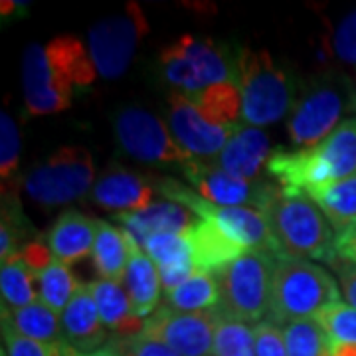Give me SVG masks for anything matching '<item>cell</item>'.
Segmentation results:
<instances>
[{
  "mask_svg": "<svg viewBox=\"0 0 356 356\" xmlns=\"http://www.w3.org/2000/svg\"><path fill=\"white\" fill-rule=\"evenodd\" d=\"M339 301L341 289L325 267L297 257L275 259L267 315L271 323L289 325L295 321L313 318L325 307Z\"/></svg>",
  "mask_w": 356,
  "mask_h": 356,
  "instance_id": "3",
  "label": "cell"
},
{
  "mask_svg": "<svg viewBox=\"0 0 356 356\" xmlns=\"http://www.w3.org/2000/svg\"><path fill=\"white\" fill-rule=\"evenodd\" d=\"M161 65L166 81L188 97L218 83L238 79V67H232L226 50L208 38H178L163 50Z\"/></svg>",
  "mask_w": 356,
  "mask_h": 356,
  "instance_id": "6",
  "label": "cell"
},
{
  "mask_svg": "<svg viewBox=\"0 0 356 356\" xmlns=\"http://www.w3.org/2000/svg\"><path fill=\"white\" fill-rule=\"evenodd\" d=\"M287 356H329V339L315 318H303L283 329Z\"/></svg>",
  "mask_w": 356,
  "mask_h": 356,
  "instance_id": "32",
  "label": "cell"
},
{
  "mask_svg": "<svg viewBox=\"0 0 356 356\" xmlns=\"http://www.w3.org/2000/svg\"><path fill=\"white\" fill-rule=\"evenodd\" d=\"M36 281H38L40 301L50 307L51 311H56L58 315L64 313V309L70 305L77 289L83 285L70 271V267L58 259H54L44 271H40Z\"/></svg>",
  "mask_w": 356,
  "mask_h": 356,
  "instance_id": "30",
  "label": "cell"
},
{
  "mask_svg": "<svg viewBox=\"0 0 356 356\" xmlns=\"http://www.w3.org/2000/svg\"><path fill=\"white\" fill-rule=\"evenodd\" d=\"M24 103L30 115L60 113L72 105L74 81L51 64L46 46L30 44L22 58Z\"/></svg>",
  "mask_w": 356,
  "mask_h": 356,
  "instance_id": "13",
  "label": "cell"
},
{
  "mask_svg": "<svg viewBox=\"0 0 356 356\" xmlns=\"http://www.w3.org/2000/svg\"><path fill=\"white\" fill-rule=\"evenodd\" d=\"M275 259L273 254L250 252L218 269L220 309L243 323H261L269 315Z\"/></svg>",
  "mask_w": 356,
  "mask_h": 356,
  "instance_id": "5",
  "label": "cell"
},
{
  "mask_svg": "<svg viewBox=\"0 0 356 356\" xmlns=\"http://www.w3.org/2000/svg\"><path fill=\"white\" fill-rule=\"evenodd\" d=\"M115 135L121 149L143 163L184 165L191 156L177 145L170 129L151 111L125 107L115 117Z\"/></svg>",
  "mask_w": 356,
  "mask_h": 356,
  "instance_id": "10",
  "label": "cell"
},
{
  "mask_svg": "<svg viewBox=\"0 0 356 356\" xmlns=\"http://www.w3.org/2000/svg\"><path fill=\"white\" fill-rule=\"evenodd\" d=\"M0 356H6V353H4V350H2V353H0Z\"/></svg>",
  "mask_w": 356,
  "mask_h": 356,
  "instance_id": "45",
  "label": "cell"
},
{
  "mask_svg": "<svg viewBox=\"0 0 356 356\" xmlns=\"http://www.w3.org/2000/svg\"><path fill=\"white\" fill-rule=\"evenodd\" d=\"M329 343L356 344V309L348 303H332L315 315Z\"/></svg>",
  "mask_w": 356,
  "mask_h": 356,
  "instance_id": "35",
  "label": "cell"
},
{
  "mask_svg": "<svg viewBox=\"0 0 356 356\" xmlns=\"http://www.w3.org/2000/svg\"><path fill=\"white\" fill-rule=\"evenodd\" d=\"M356 103L350 86L341 77H321L295 102L287 131L299 149L315 147L332 133L343 117Z\"/></svg>",
  "mask_w": 356,
  "mask_h": 356,
  "instance_id": "7",
  "label": "cell"
},
{
  "mask_svg": "<svg viewBox=\"0 0 356 356\" xmlns=\"http://www.w3.org/2000/svg\"><path fill=\"white\" fill-rule=\"evenodd\" d=\"M214 356H255L254 329L216 307Z\"/></svg>",
  "mask_w": 356,
  "mask_h": 356,
  "instance_id": "31",
  "label": "cell"
},
{
  "mask_svg": "<svg viewBox=\"0 0 356 356\" xmlns=\"http://www.w3.org/2000/svg\"><path fill=\"white\" fill-rule=\"evenodd\" d=\"M34 280H38V275L28 267L22 254L2 264L0 267L2 313L16 311L40 301L38 291L34 289Z\"/></svg>",
  "mask_w": 356,
  "mask_h": 356,
  "instance_id": "27",
  "label": "cell"
},
{
  "mask_svg": "<svg viewBox=\"0 0 356 356\" xmlns=\"http://www.w3.org/2000/svg\"><path fill=\"white\" fill-rule=\"evenodd\" d=\"M261 212L280 248V257L321 259L327 264L337 257V234L307 194L275 186Z\"/></svg>",
  "mask_w": 356,
  "mask_h": 356,
  "instance_id": "2",
  "label": "cell"
},
{
  "mask_svg": "<svg viewBox=\"0 0 356 356\" xmlns=\"http://www.w3.org/2000/svg\"><path fill=\"white\" fill-rule=\"evenodd\" d=\"M180 168L192 184V188L208 202H214L218 206H248L261 210L269 194L275 188V184L269 182H248L229 177L212 163L196 159L186 161Z\"/></svg>",
  "mask_w": 356,
  "mask_h": 356,
  "instance_id": "14",
  "label": "cell"
},
{
  "mask_svg": "<svg viewBox=\"0 0 356 356\" xmlns=\"http://www.w3.org/2000/svg\"><path fill=\"white\" fill-rule=\"evenodd\" d=\"M191 99L196 109L216 125H234L236 117L242 113V93L236 81L212 86Z\"/></svg>",
  "mask_w": 356,
  "mask_h": 356,
  "instance_id": "28",
  "label": "cell"
},
{
  "mask_svg": "<svg viewBox=\"0 0 356 356\" xmlns=\"http://www.w3.org/2000/svg\"><path fill=\"white\" fill-rule=\"evenodd\" d=\"M46 54L51 64L74 81V86H88L93 81L97 72L95 64L76 38L51 40L46 46Z\"/></svg>",
  "mask_w": 356,
  "mask_h": 356,
  "instance_id": "29",
  "label": "cell"
},
{
  "mask_svg": "<svg viewBox=\"0 0 356 356\" xmlns=\"http://www.w3.org/2000/svg\"><path fill=\"white\" fill-rule=\"evenodd\" d=\"M95 184L93 159L86 149L64 147L36 165L24 178L28 196L46 208L67 204L91 192Z\"/></svg>",
  "mask_w": 356,
  "mask_h": 356,
  "instance_id": "8",
  "label": "cell"
},
{
  "mask_svg": "<svg viewBox=\"0 0 356 356\" xmlns=\"http://www.w3.org/2000/svg\"><path fill=\"white\" fill-rule=\"evenodd\" d=\"M192 248V261L196 271L216 273L232 261L250 254V250L240 240H236L228 229L222 228L214 220L198 218L188 229Z\"/></svg>",
  "mask_w": 356,
  "mask_h": 356,
  "instance_id": "17",
  "label": "cell"
},
{
  "mask_svg": "<svg viewBox=\"0 0 356 356\" xmlns=\"http://www.w3.org/2000/svg\"><path fill=\"white\" fill-rule=\"evenodd\" d=\"M214 325L216 309L184 313L163 305L145 318L143 332L170 346L180 356H214Z\"/></svg>",
  "mask_w": 356,
  "mask_h": 356,
  "instance_id": "11",
  "label": "cell"
},
{
  "mask_svg": "<svg viewBox=\"0 0 356 356\" xmlns=\"http://www.w3.org/2000/svg\"><path fill=\"white\" fill-rule=\"evenodd\" d=\"M145 254L153 259L156 267L177 266V264H194L192 261V248L188 232H161L153 234L145 245Z\"/></svg>",
  "mask_w": 356,
  "mask_h": 356,
  "instance_id": "33",
  "label": "cell"
},
{
  "mask_svg": "<svg viewBox=\"0 0 356 356\" xmlns=\"http://www.w3.org/2000/svg\"><path fill=\"white\" fill-rule=\"evenodd\" d=\"M154 186L149 180L133 170L121 166H109L102 177L95 180L89 192L91 200L109 212L129 214L139 212L153 204Z\"/></svg>",
  "mask_w": 356,
  "mask_h": 356,
  "instance_id": "15",
  "label": "cell"
},
{
  "mask_svg": "<svg viewBox=\"0 0 356 356\" xmlns=\"http://www.w3.org/2000/svg\"><path fill=\"white\" fill-rule=\"evenodd\" d=\"M147 32V20L139 6H129L123 14L105 18L89 30V56L97 74L107 79L121 77L133 62L140 38Z\"/></svg>",
  "mask_w": 356,
  "mask_h": 356,
  "instance_id": "9",
  "label": "cell"
},
{
  "mask_svg": "<svg viewBox=\"0 0 356 356\" xmlns=\"http://www.w3.org/2000/svg\"><path fill=\"white\" fill-rule=\"evenodd\" d=\"M168 129L177 145L196 161H214L232 137L234 125H216L208 121L184 93L172 91L168 103Z\"/></svg>",
  "mask_w": 356,
  "mask_h": 356,
  "instance_id": "12",
  "label": "cell"
},
{
  "mask_svg": "<svg viewBox=\"0 0 356 356\" xmlns=\"http://www.w3.org/2000/svg\"><path fill=\"white\" fill-rule=\"evenodd\" d=\"M97 222L77 210H65L56 220L48 236V245L54 259L72 266L79 259L93 254L97 238Z\"/></svg>",
  "mask_w": 356,
  "mask_h": 356,
  "instance_id": "20",
  "label": "cell"
},
{
  "mask_svg": "<svg viewBox=\"0 0 356 356\" xmlns=\"http://www.w3.org/2000/svg\"><path fill=\"white\" fill-rule=\"evenodd\" d=\"M255 356H287L283 329L271 321H261L254 327Z\"/></svg>",
  "mask_w": 356,
  "mask_h": 356,
  "instance_id": "40",
  "label": "cell"
},
{
  "mask_svg": "<svg viewBox=\"0 0 356 356\" xmlns=\"http://www.w3.org/2000/svg\"><path fill=\"white\" fill-rule=\"evenodd\" d=\"M119 224L129 234V238L137 243L139 248L145 242L161 232H178L184 234L196 224L198 218L192 216L188 208L180 206L177 202H153L151 206L143 208L139 212H129V214H115Z\"/></svg>",
  "mask_w": 356,
  "mask_h": 356,
  "instance_id": "18",
  "label": "cell"
},
{
  "mask_svg": "<svg viewBox=\"0 0 356 356\" xmlns=\"http://www.w3.org/2000/svg\"><path fill=\"white\" fill-rule=\"evenodd\" d=\"M236 67V83L242 93V117L248 125L264 127L291 113L295 105L291 81L266 50L245 48Z\"/></svg>",
  "mask_w": 356,
  "mask_h": 356,
  "instance_id": "4",
  "label": "cell"
},
{
  "mask_svg": "<svg viewBox=\"0 0 356 356\" xmlns=\"http://www.w3.org/2000/svg\"><path fill=\"white\" fill-rule=\"evenodd\" d=\"M135 242L125 229L115 228L109 222H97V238L93 245V266L99 277L107 281H121L125 277Z\"/></svg>",
  "mask_w": 356,
  "mask_h": 356,
  "instance_id": "23",
  "label": "cell"
},
{
  "mask_svg": "<svg viewBox=\"0 0 356 356\" xmlns=\"http://www.w3.org/2000/svg\"><path fill=\"white\" fill-rule=\"evenodd\" d=\"M24 226H28V222L20 214L14 194H10V198L4 196L2 222H0V259H2V264L10 261L13 257H18L26 250Z\"/></svg>",
  "mask_w": 356,
  "mask_h": 356,
  "instance_id": "34",
  "label": "cell"
},
{
  "mask_svg": "<svg viewBox=\"0 0 356 356\" xmlns=\"http://www.w3.org/2000/svg\"><path fill=\"white\" fill-rule=\"evenodd\" d=\"M165 301L170 309L184 313H200L220 307V287L214 273L196 271L182 285L165 291Z\"/></svg>",
  "mask_w": 356,
  "mask_h": 356,
  "instance_id": "26",
  "label": "cell"
},
{
  "mask_svg": "<svg viewBox=\"0 0 356 356\" xmlns=\"http://www.w3.org/2000/svg\"><path fill=\"white\" fill-rule=\"evenodd\" d=\"M109 343L115 344L123 356H180L170 346L153 337H147L145 332L133 337H113Z\"/></svg>",
  "mask_w": 356,
  "mask_h": 356,
  "instance_id": "38",
  "label": "cell"
},
{
  "mask_svg": "<svg viewBox=\"0 0 356 356\" xmlns=\"http://www.w3.org/2000/svg\"><path fill=\"white\" fill-rule=\"evenodd\" d=\"M334 248H337V255L356 264V226L348 228L343 234H339Z\"/></svg>",
  "mask_w": 356,
  "mask_h": 356,
  "instance_id": "43",
  "label": "cell"
},
{
  "mask_svg": "<svg viewBox=\"0 0 356 356\" xmlns=\"http://www.w3.org/2000/svg\"><path fill=\"white\" fill-rule=\"evenodd\" d=\"M18 156H20V137L18 129L10 115L2 111V121H0V175L2 182H10L14 170L18 166Z\"/></svg>",
  "mask_w": 356,
  "mask_h": 356,
  "instance_id": "37",
  "label": "cell"
},
{
  "mask_svg": "<svg viewBox=\"0 0 356 356\" xmlns=\"http://www.w3.org/2000/svg\"><path fill=\"white\" fill-rule=\"evenodd\" d=\"M2 323L10 325L16 332L40 343L54 344V346L67 344L62 315L51 311L50 307L44 305L42 301H36L32 305H26L16 311L2 313Z\"/></svg>",
  "mask_w": 356,
  "mask_h": 356,
  "instance_id": "24",
  "label": "cell"
},
{
  "mask_svg": "<svg viewBox=\"0 0 356 356\" xmlns=\"http://www.w3.org/2000/svg\"><path fill=\"white\" fill-rule=\"evenodd\" d=\"M65 346L40 343L16 332L6 323H2V350L6 356H65Z\"/></svg>",
  "mask_w": 356,
  "mask_h": 356,
  "instance_id": "36",
  "label": "cell"
},
{
  "mask_svg": "<svg viewBox=\"0 0 356 356\" xmlns=\"http://www.w3.org/2000/svg\"><path fill=\"white\" fill-rule=\"evenodd\" d=\"M123 285L127 289L133 315L140 318L151 317L159 309V299H161V289H163L159 267L137 243L133 245V254H131V261L123 277Z\"/></svg>",
  "mask_w": 356,
  "mask_h": 356,
  "instance_id": "22",
  "label": "cell"
},
{
  "mask_svg": "<svg viewBox=\"0 0 356 356\" xmlns=\"http://www.w3.org/2000/svg\"><path fill=\"white\" fill-rule=\"evenodd\" d=\"M271 153L273 151L269 147V139L261 129L252 127L248 123H236V129L224 151L210 163L229 177L255 182L261 166L267 165Z\"/></svg>",
  "mask_w": 356,
  "mask_h": 356,
  "instance_id": "16",
  "label": "cell"
},
{
  "mask_svg": "<svg viewBox=\"0 0 356 356\" xmlns=\"http://www.w3.org/2000/svg\"><path fill=\"white\" fill-rule=\"evenodd\" d=\"M194 273H196L194 264H177V266L159 267V275H161V283H163L165 291H170L178 285H182Z\"/></svg>",
  "mask_w": 356,
  "mask_h": 356,
  "instance_id": "42",
  "label": "cell"
},
{
  "mask_svg": "<svg viewBox=\"0 0 356 356\" xmlns=\"http://www.w3.org/2000/svg\"><path fill=\"white\" fill-rule=\"evenodd\" d=\"M332 51L348 65H356V8L341 18L332 32Z\"/></svg>",
  "mask_w": 356,
  "mask_h": 356,
  "instance_id": "39",
  "label": "cell"
},
{
  "mask_svg": "<svg viewBox=\"0 0 356 356\" xmlns=\"http://www.w3.org/2000/svg\"><path fill=\"white\" fill-rule=\"evenodd\" d=\"M62 325L67 344L79 353L99 350L107 341V329L89 291V285H81L77 289L74 299L62 313Z\"/></svg>",
  "mask_w": 356,
  "mask_h": 356,
  "instance_id": "19",
  "label": "cell"
},
{
  "mask_svg": "<svg viewBox=\"0 0 356 356\" xmlns=\"http://www.w3.org/2000/svg\"><path fill=\"white\" fill-rule=\"evenodd\" d=\"M267 172L283 191L309 192L329 186L356 172V117L343 119L315 147L275 149L267 161Z\"/></svg>",
  "mask_w": 356,
  "mask_h": 356,
  "instance_id": "1",
  "label": "cell"
},
{
  "mask_svg": "<svg viewBox=\"0 0 356 356\" xmlns=\"http://www.w3.org/2000/svg\"><path fill=\"white\" fill-rule=\"evenodd\" d=\"M329 220L334 234L356 226V172L307 194Z\"/></svg>",
  "mask_w": 356,
  "mask_h": 356,
  "instance_id": "25",
  "label": "cell"
},
{
  "mask_svg": "<svg viewBox=\"0 0 356 356\" xmlns=\"http://www.w3.org/2000/svg\"><path fill=\"white\" fill-rule=\"evenodd\" d=\"M89 291L99 309L105 329L113 332V337H133L143 332L145 318L133 315L127 289L121 281H91Z\"/></svg>",
  "mask_w": 356,
  "mask_h": 356,
  "instance_id": "21",
  "label": "cell"
},
{
  "mask_svg": "<svg viewBox=\"0 0 356 356\" xmlns=\"http://www.w3.org/2000/svg\"><path fill=\"white\" fill-rule=\"evenodd\" d=\"M65 356H123L119 353V348L115 344L107 343L105 346H102L99 350H93V353H79L76 348H72L70 344L65 346Z\"/></svg>",
  "mask_w": 356,
  "mask_h": 356,
  "instance_id": "44",
  "label": "cell"
},
{
  "mask_svg": "<svg viewBox=\"0 0 356 356\" xmlns=\"http://www.w3.org/2000/svg\"><path fill=\"white\" fill-rule=\"evenodd\" d=\"M332 273L341 281V291H343L346 303L356 309V264L337 255L329 261Z\"/></svg>",
  "mask_w": 356,
  "mask_h": 356,
  "instance_id": "41",
  "label": "cell"
}]
</instances>
